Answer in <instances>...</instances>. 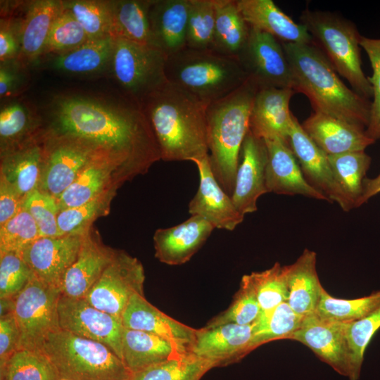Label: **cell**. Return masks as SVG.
<instances>
[{
	"mask_svg": "<svg viewBox=\"0 0 380 380\" xmlns=\"http://www.w3.org/2000/svg\"><path fill=\"white\" fill-rule=\"evenodd\" d=\"M316 253L305 249L293 264L283 266L288 290L286 303L298 315L315 313L322 286L316 270Z\"/></svg>",
	"mask_w": 380,
	"mask_h": 380,
	"instance_id": "f546056e",
	"label": "cell"
},
{
	"mask_svg": "<svg viewBox=\"0 0 380 380\" xmlns=\"http://www.w3.org/2000/svg\"><path fill=\"white\" fill-rule=\"evenodd\" d=\"M19 43L8 22L1 20L0 26V61L7 62L18 53Z\"/></svg>",
	"mask_w": 380,
	"mask_h": 380,
	"instance_id": "9f6ffc18",
	"label": "cell"
},
{
	"mask_svg": "<svg viewBox=\"0 0 380 380\" xmlns=\"http://www.w3.org/2000/svg\"><path fill=\"white\" fill-rule=\"evenodd\" d=\"M56 369L41 351L19 349L0 367V380H60Z\"/></svg>",
	"mask_w": 380,
	"mask_h": 380,
	"instance_id": "74e56055",
	"label": "cell"
},
{
	"mask_svg": "<svg viewBox=\"0 0 380 380\" xmlns=\"http://www.w3.org/2000/svg\"><path fill=\"white\" fill-rule=\"evenodd\" d=\"M63 5L81 25L89 39L113 37L111 1L75 0L63 1Z\"/></svg>",
	"mask_w": 380,
	"mask_h": 380,
	"instance_id": "60d3db41",
	"label": "cell"
},
{
	"mask_svg": "<svg viewBox=\"0 0 380 380\" xmlns=\"http://www.w3.org/2000/svg\"><path fill=\"white\" fill-rule=\"evenodd\" d=\"M191 351V347L147 332L124 327L122 360L132 374Z\"/></svg>",
	"mask_w": 380,
	"mask_h": 380,
	"instance_id": "83f0119b",
	"label": "cell"
},
{
	"mask_svg": "<svg viewBox=\"0 0 380 380\" xmlns=\"http://www.w3.org/2000/svg\"><path fill=\"white\" fill-rule=\"evenodd\" d=\"M3 153L1 179L24 200L39 184L42 150L36 144H25Z\"/></svg>",
	"mask_w": 380,
	"mask_h": 380,
	"instance_id": "4dcf8cb0",
	"label": "cell"
},
{
	"mask_svg": "<svg viewBox=\"0 0 380 380\" xmlns=\"http://www.w3.org/2000/svg\"><path fill=\"white\" fill-rule=\"evenodd\" d=\"M121 321L126 329L152 334L191 347L197 329L169 317L149 303L144 295L130 298Z\"/></svg>",
	"mask_w": 380,
	"mask_h": 380,
	"instance_id": "d4e9b609",
	"label": "cell"
},
{
	"mask_svg": "<svg viewBox=\"0 0 380 380\" xmlns=\"http://www.w3.org/2000/svg\"><path fill=\"white\" fill-rule=\"evenodd\" d=\"M42 352L68 380H130L132 375L107 346L61 329L48 335Z\"/></svg>",
	"mask_w": 380,
	"mask_h": 380,
	"instance_id": "52a82bcc",
	"label": "cell"
},
{
	"mask_svg": "<svg viewBox=\"0 0 380 380\" xmlns=\"http://www.w3.org/2000/svg\"><path fill=\"white\" fill-rule=\"evenodd\" d=\"M20 349V332L14 317L11 312L0 318V367Z\"/></svg>",
	"mask_w": 380,
	"mask_h": 380,
	"instance_id": "db71d44e",
	"label": "cell"
},
{
	"mask_svg": "<svg viewBox=\"0 0 380 380\" xmlns=\"http://www.w3.org/2000/svg\"><path fill=\"white\" fill-rule=\"evenodd\" d=\"M268 158L265 180L268 192L302 195L329 201L306 180L289 144L279 139L265 140Z\"/></svg>",
	"mask_w": 380,
	"mask_h": 380,
	"instance_id": "44dd1931",
	"label": "cell"
},
{
	"mask_svg": "<svg viewBox=\"0 0 380 380\" xmlns=\"http://www.w3.org/2000/svg\"><path fill=\"white\" fill-rule=\"evenodd\" d=\"M89 39L81 25L63 8L52 26L44 53L61 55L78 47Z\"/></svg>",
	"mask_w": 380,
	"mask_h": 380,
	"instance_id": "bcb514c9",
	"label": "cell"
},
{
	"mask_svg": "<svg viewBox=\"0 0 380 380\" xmlns=\"http://www.w3.org/2000/svg\"><path fill=\"white\" fill-rule=\"evenodd\" d=\"M18 84V77L14 69L1 63L0 68V95L3 96L13 94Z\"/></svg>",
	"mask_w": 380,
	"mask_h": 380,
	"instance_id": "6f0895ef",
	"label": "cell"
},
{
	"mask_svg": "<svg viewBox=\"0 0 380 380\" xmlns=\"http://www.w3.org/2000/svg\"><path fill=\"white\" fill-rule=\"evenodd\" d=\"M116 250L104 246L89 229L82 236L77 256L61 286L63 296L84 298L112 261Z\"/></svg>",
	"mask_w": 380,
	"mask_h": 380,
	"instance_id": "603a6c76",
	"label": "cell"
},
{
	"mask_svg": "<svg viewBox=\"0 0 380 380\" xmlns=\"http://www.w3.org/2000/svg\"><path fill=\"white\" fill-rule=\"evenodd\" d=\"M360 47L366 51L372 68V76L368 77L373 91L371 103V114L368 127L365 132L374 139H380V39L360 37Z\"/></svg>",
	"mask_w": 380,
	"mask_h": 380,
	"instance_id": "f5cc1de1",
	"label": "cell"
},
{
	"mask_svg": "<svg viewBox=\"0 0 380 380\" xmlns=\"http://www.w3.org/2000/svg\"><path fill=\"white\" fill-rule=\"evenodd\" d=\"M253 325L224 324L197 329L191 352L215 367L240 360L251 352Z\"/></svg>",
	"mask_w": 380,
	"mask_h": 380,
	"instance_id": "d6986e66",
	"label": "cell"
},
{
	"mask_svg": "<svg viewBox=\"0 0 380 380\" xmlns=\"http://www.w3.org/2000/svg\"><path fill=\"white\" fill-rule=\"evenodd\" d=\"M115 39L106 37L89 39L78 47L58 55L54 67L72 73H89L103 69L112 59Z\"/></svg>",
	"mask_w": 380,
	"mask_h": 380,
	"instance_id": "d590c367",
	"label": "cell"
},
{
	"mask_svg": "<svg viewBox=\"0 0 380 380\" xmlns=\"http://www.w3.org/2000/svg\"><path fill=\"white\" fill-rule=\"evenodd\" d=\"M190 0H153L149 20L152 44L167 56L186 47Z\"/></svg>",
	"mask_w": 380,
	"mask_h": 380,
	"instance_id": "484cf974",
	"label": "cell"
},
{
	"mask_svg": "<svg viewBox=\"0 0 380 380\" xmlns=\"http://www.w3.org/2000/svg\"><path fill=\"white\" fill-rule=\"evenodd\" d=\"M327 155L362 151L375 141L364 128L322 113H312L301 125Z\"/></svg>",
	"mask_w": 380,
	"mask_h": 380,
	"instance_id": "cb8c5ba5",
	"label": "cell"
},
{
	"mask_svg": "<svg viewBox=\"0 0 380 380\" xmlns=\"http://www.w3.org/2000/svg\"><path fill=\"white\" fill-rule=\"evenodd\" d=\"M379 193H380V174L372 179L365 177L363 181V191L360 206Z\"/></svg>",
	"mask_w": 380,
	"mask_h": 380,
	"instance_id": "680465c9",
	"label": "cell"
},
{
	"mask_svg": "<svg viewBox=\"0 0 380 380\" xmlns=\"http://www.w3.org/2000/svg\"><path fill=\"white\" fill-rule=\"evenodd\" d=\"M294 93L290 88L259 89L251 111L249 130L264 140L279 139L289 143L294 118L289 103Z\"/></svg>",
	"mask_w": 380,
	"mask_h": 380,
	"instance_id": "ffe728a7",
	"label": "cell"
},
{
	"mask_svg": "<svg viewBox=\"0 0 380 380\" xmlns=\"http://www.w3.org/2000/svg\"><path fill=\"white\" fill-rule=\"evenodd\" d=\"M268 153L264 139L250 130L242 144L232 200L243 215L257 210V201L267 193L265 173Z\"/></svg>",
	"mask_w": 380,
	"mask_h": 380,
	"instance_id": "2e32d148",
	"label": "cell"
},
{
	"mask_svg": "<svg viewBox=\"0 0 380 380\" xmlns=\"http://www.w3.org/2000/svg\"><path fill=\"white\" fill-rule=\"evenodd\" d=\"M104 192L82 205L69 208L59 212L57 224L61 235H84L90 229L93 220L104 212L108 201Z\"/></svg>",
	"mask_w": 380,
	"mask_h": 380,
	"instance_id": "681fc988",
	"label": "cell"
},
{
	"mask_svg": "<svg viewBox=\"0 0 380 380\" xmlns=\"http://www.w3.org/2000/svg\"><path fill=\"white\" fill-rule=\"evenodd\" d=\"M23 200L4 179L0 180V226L22 209Z\"/></svg>",
	"mask_w": 380,
	"mask_h": 380,
	"instance_id": "11a10c76",
	"label": "cell"
},
{
	"mask_svg": "<svg viewBox=\"0 0 380 380\" xmlns=\"http://www.w3.org/2000/svg\"><path fill=\"white\" fill-rule=\"evenodd\" d=\"M261 310L248 274L242 277L240 287L229 308L213 317L205 327L224 324H252L259 317Z\"/></svg>",
	"mask_w": 380,
	"mask_h": 380,
	"instance_id": "ee69618b",
	"label": "cell"
},
{
	"mask_svg": "<svg viewBox=\"0 0 380 380\" xmlns=\"http://www.w3.org/2000/svg\"><path fill=\"white\" fill-rule=\"evenodd\" d=\"M289 144L309 184L329 201H334L344 211H349L351 208L335 179L327 155L308 136L295 116Z\"/></svg>",
	"mask_w": 380,
	"mask_h": 380,
	"instance_id": "ac0fdd59",
	"label": "cell"
},
{
	"mask_svg": "<svg viewBox=\"0 0 380 380\" xmlns=\"http://www.w3.org/2000/svg\"><path fill=\"white\" fill-rule=\"evenodd\" d=\"M144 281L141 262L123 251H116L84 298L96 308L121 319L132 296H144Z\"/></svg>",
	"mask_w": 380,
	"mask_h": 380,
	"instance_id": "30bf717a",
	"label": "cell"
},
{
	"mask_svg": "<svg viewBox=\"0 0 380 380\" xmlns=\"http://www.w3.org/2000/svg\"><path fill=\"white\" fill-rule=\"evenodd\" d=\"M214 229L207 220L196 215L174 227L158 229L153 236L155 256L169 265L184 264L201 248Z\"/></svg>",
	"mask_w": 380,
	"mask_h": 380,
	"instance_id": "7402d4cb",
	"label": "cell"
},
{
	"mask_svg": "<svg viewBox=\"0 0 380 380\" xmlns=\"http://www.w3.org/2000/svg\"><path fill=\"white\" fill-rule=\"evenodd\" d=\"M215 23V0H190L186 47L211 51Z\"/></svg>",
	"mask_w": 380,
	"mask_h": 380,
	"instance_id": "7bdbcfd3",
	"label": "cell"
},
{
	"mask_svg": "<svg viewBox=\"0 0 380 380\" xmlns=\"http://www.w3.org/2000/svg\"><path fill=\"white\" fill-rule=\"evenodd\" d=\"M327 157L335 179L351 209L359 207L371 157L365 151L327 155Z\"/></svg>",
	"mask_w": 380,
	"mask_h": 380,
	"instance_id": "e575fe53",
	"label": "cell"
},
{
	"mask_svg": "<svg viewBox=\"0 0 380 380\" xmlns=\"http://www.w3.org/2000/svg\"><path fill=\"white\" fill-rule=\"evenodd\" d=\"M215 365L191 351L134 373L130 380H201Z\"/></svg>",
	"mask_w": 380,
	"mask_h": 380,
	"instance_id": "f35d334b",
	"label": "cell"
},
{
	"mask_svg": "<svg viewBox=\"0 0 380 380\" xmlns=\"http://www.w3.org/2000/svg\"><path fill=\"white\" fill-rule=\"evenodd\" d=\"M63 8L62 1L39 0L30 4L18 39L26 59L33 61L44 53L52 26Z\"/></svg>",
	"mask_w": 380,
	"mask_h": 380,
	"instance_id": "1f68e13d",
	"label": "cell"
},
{
	"mask_svg": "<svg viewBox=\"0 0 380 380\" xmlns=\"http://www.w3.org/2000/svg\"><path fill=\"white\" fill-rule=\"evenodd\" d=\"M58 317L61 330L100 342L122 360L121 319L100 310L84 298L62 295L58 303Z\"/></svg>",
	"mask_w": 380,
	"mask_h": 380,
	"instance_id": "7c38bea8",
	"label": "cell"
},
{
	"mask_svg": "<svg viewBox=\"0 0 380 380\" xmlns=\"http://www.w3.org/2000/svg\"><path fill=\"white\" fill-rule=\"evenodd\" d=\"M151 0L111 1L113 37L153 46L149 20Z\"/></svg>",
	"mask_w": 380,
	"mask_h": 380,
	"instance_id": "836d02e7",
	"label": "cell"
},
{
	"mask_svg": "<svg viewBox=\"0 0 380 380\" xmlns=\"http://www.w3.org/2000/svg\"><path fill=\"white\" fill-rule=\"evenodd\" d=\"M261 310V312L272 310L287 301L288 290L283 266L279 262L262 272L248 274Z\"/></svg>",
	"mask_w": 380,
	"mask_h": 380,
	"instance_id": "f6af8a7d",
	"label": "cell"
},
{
	"mask_svg": "<svg viewBox=\"0 0 380 380\" xmlns=\"http://www.w3.org/2000/svg\"><path fill=\"white\" fill-rule=\"evenodd\" d=\"M380 305V290L355 299H340L323 288L315 314L322 318L343 323L359 320Z\"/></svg>",
	"mask_w": 380,
	"mask_h": 380,
	"instance_id": "ab89813d",
	"label": "cell"
},
{
	"mask_svg": "<svg viewBox=\"0 0 380 380\" xmlns=\"http://www.w3.org/2000/svg\"><path fill=\"white\" fill-rule=\"evenodd\" d=\"M39 236L35 221L25 209L0 226V253H20Z\"/></svg>",
	"mask_w": 380,
	"mask_h": 380,
	"instance_id": "c3c4849f",
	"label": "cell"
},
{
	"mask_svg": "<svg viewBox=\"0 0 380 380\" xmlns=\"http://www.w3.org/2000/svg\"><path fill=\"white\" fill-rule=\"evenodd\" d=\"M346 327V323L330 321L314 313L303 318L289 339L308 346L336 372L349 377L350 353Z\"/></svg>",
	"mask_w": 380,
	"mask_h": 380,
	"instance_id": "9a60e30c",
	"label": "cell"
},
{
	"mask_svg": "<svg viewBox=\"0 0 380 380\" xmlns=\"http://www.w3.org/2000/svg\"><path fill=\"white\" fill-rule=\"evenodd\" d=\"M248 25L267 33L283 43L312 44L306 27L296 23L272 0H236Z\"/></svg>",
	"mask_w": 380,
	"mask_h": 380,
	"instance_id": "4316f807",
	"label": "cell"
},
{
	"mask_svg": "<svg viewBox=\"0 0 380 380\" xmlns=\"http://www.w3.org/2000/svg\"><path fill=\"white\" fill-rule=\"evenodd\" d=\"M380 328V305L363 318L346 323L350 353V380H358L366 348Z\"/></svg>",
	"mask_w": 380,
	"mask_h": 380,
	"instance_id": "b9f144b4",
	"label": "cell"
},
{
	"mask_svg": "<svg viewBox=\"0 0 380 380\" xmlns=\"http://www.w3.org/2000/svg\"><path fill=\"white\" fill-rule=\"evenodd\" d=\"M305 317L296 313L286 302L269 312H260L253 325L251 349L275 340L289 339Z\"/></svg>",
	"mask_w": 380,
	"mask_h": 380,
	"instance_id": "8d00e7d4",
	"label": "cell"
},
{
	"mask_svg": "<svg viewBox=\"0 0 380 380\" xmlns=\"http://www.w3.org/2000/svg\"><path fill=\"white\" fill-rule=\"evenodd\" d=\"M258 87L250 79L206 110L207 140L211 170L223 190L232 196L239 158L249 131L253 100Z\"/></svg>",
	"mask_w": 380,
	"mask_h": 380,
	"instance_id": "277c9868",
	"label": "cell"
},
{
	"mask_svg": "<svg viewBox=\"0 0 380 380\" xmlns=\"http://www.w3.org/2000/svg\"><path fill=\"white\" fill-rule=\"evenodd\" d=\"M22 208L35 221L40 237L62 236L57 224L60 209L56 198L37 188L25 198Z\"/></svg>",
	"mask_w": 380,
	"mask_h": 380,
	"instance_id": "7dc6e473",
	"label": "cell"
},
{
	"mask_svg": "<svg viewBox=\"0 0 380 380\" xmlns=\"http://www.w3.org/2000/svg\"><path fill=\"white\" fill-rule=\"evenodd\" d=\"M312 38L335 70L351 85L353 90L369 99L372 85L362 69L359 34L350 20L336 14L305 9L300 17Z\"/></svg>",
	"mask_w": 380,
	"mask_h": 380,
	"instance_id": "8992f818",
	"label": "cell"
},
{
	"mask_svg": "<svg viewBox=\"0 0 380 380\" xmlns=\"http://www.w3.org/2000/svg\"><path fill=\"white\" fill-rule=\"evenodd\" d=\"M33 277L19 253H0V299H13Z\"/></svg>",
	"mask_w": 380,
	"mask_h": 380,
	"instance_id": "f907efd6",
	"label": "cell"
},
{
	"mask_svg": "<svg viewBox=\"0 0 380 380\" xmlns=\"http://www.w3.org/2000/svg\"><path fill=\"white\" fill-rule=\"evenodd\" d=\"M29 110L18 102L4 106L0 112L1 149L3 153L19 144L22 138L31 128Z\"/></svg>",
	"mask_w": 380,
	"mask_h": 380,
	"instance_id": "816d5d0a",
	"label": "cell"
},
{
	"mask_svg": "<svg viewBox=\"0 0 380 380\" xmlns=\"http://www.w3.org/2000/svg\"><path fill=\"white\" fill-rule=\"evenodd\" d=\"M293 77V91L305 94L314 111L364 128L371 103L348 88L324 54L312 44L281 42Z\"/></svg>",
	"mask_w": 380,
	"mask_h": 380,
	"instance_id": "3957f363",
	"label": "cell"
},
{
	"mask_svg": "<svg viewBox=\"0 0 380 380\" xmlns=\"http://www.w3.org/2000/svg\"><path fill=\"white\" fill-rule=\"evenodd\" d=\"M116 167L130 173L122 160L110 151L100 148L57 199L60 211L85 204L104 192L109 174Z\"/></svg>",
	"mask_w": 380,
	"mask_h": 380,
	"instance_id": "f1b7e54d",
	"label": "cell"
},
{
	"mask_svg": "<svg viewBox=\"0 0 380 380\" xmlns=\"http://www.w3.org/2000/svg\"><path fill=\"white\" fill-rule=\"evenodd\" d=\"M54 124L61 135L90 141L115 153L131 173L160 158L159 147L141 106L108 103L93 98L65 96L53 104Z\"/></svg>",
	"mask_w": 380,
	"mask_h": 380,
	"instance_id": "6da1fadb",
	"label": "cell"
},
{
	"mask_svg": "<svg viewBox=\"0 0 380 380\" xmlns=\"http://www.w3.org/2000/svg\"><path fill=\"white\" fill-rule=\"evenodd\" d=\"M165 161L208 156V104L167 81L141 103Z\"/></svg>",
	"mask_w": 380,
	"mask_h": 380,
	"instance_id": "7a4b0ae2",
	"label": "cell"
},
{
	"mask_svg": "<svg viewBox=\"0 0 380 380\" xmlns=\"http://www.w3.org/2000/svg\"><path fill=\"white\" fill-rule=\"evenodd\" d=\"M167 58L156 47L115 38L110 63L118 82L132 101L141 105L167 81Z\"/></svg>",
	"mask_w": 380,
	"mask_h": 380,
	"instance_id": "ba28073f",
	"label": "cell"
},
{
	"mask_svg": "<svg viewBox=\"0 0 380 380\" xmlns=\"http://www.w3.org/2000/svg\"><path fill=\"white\" fill-rule=\"evenodd\" d=\"M100 148L90 141L62 135L47 156L41 190L58 199Z\"/></svg>",
	"mask_w": 380,
	"mask_h": 380,
	"instance_id": "4fadbf2b",
	"label": "cell"
},
{
	"mask_svg": "<svg viewBox=\"0 0 380 380\" xmlns=\"http://www.w3.org/2000/svg\"><path fill=\"white\" fill-rule=\"evenodd\" d=\"M199 173V186L189 203L191 215L199 216L214 227L234 230L244 218L234 205L232 197L221 187L210 167L209 155L192 161Z\"/></svg>",
	"mask_w": 380,
	"mask_h": 380,
	"instance_id": "e0dca14e",
	"label": "cell"
},
{
	"mask_svg": "<svg viewBox=\"0 0 380 380\" xmlns=\"http://www.w3.org/2000/svg\"><path fill=\"white\" fill-rule=\"evenodd\" d=\"M82 236L68 234L39 237L19 253L35 277L61 289L65 273L77 256Z\"/></svg>",
	"mask_w": 380,
	"mask_h": 380,
	"instance_id": "5bb4252c",
	"label": "cell"
},
{
	"mask_svg": "<svg viewBox=\"0 0 380 380\" xmlns=\"http://www.w3.org/2000/svg\"><path fill=\"white\" fill-rule=\"evenodd\" d=\"M167 80L209 105L241 86L248 77L234 58L185 47L167 56Z\"/></svg>",
	"mask_w": 380,
	"mask_h": 380,
	"instance_id": "5b68a950",
	"label": "cell"
},
{
	"mask_svg": "<svg viewBox=\"0 0 380 380\" xmlns=\"http://www.w3.org/2000/svg\"><path fill=\"white\" fill-rule=\"evenodd\" d=\"M58 288L49 286L34 276L13 298V312L20 332V349L41 351L48 335L60 329Z\"/></svg>",
	"mask_w": 380,
	"mask_h": 380,
	"instance_id": "9c48e42d",
	"label": "cell"
},
{
	"mask_svg": "<svg viewBox=\"0 0 380 380\" xmlns=\"http://www.w3.org/2000/svg\"><path fill=\"white\" fill-rule=\"evenodd\" d=\"M236 60L259 89H293L290 63L281 42L272 35L251 27L248 40Z\"/></svg>",
	"mask_w": 380,
	"mask_h": 380,
	"instance_id": "8fae6325",
	"label": "cell"
},
{
	"mask_svg": "<svg viewBox=\"0 0 380 380\" xmlns=\"http://www.w3.org/2000/svg\"><path fill=\"white\" fill-rule=\"evenodd\" d=\"M215 5L211 51L236 59L248 40L251 27L239 12L236 0H215Z\"/></svg>",
	"mask_w": 380,
	"mask_h": 380,
	"instance_id": "d6a6232c",
	"label": "cell"
},
{
	"mask_svg": "<svg viewBox=\"0 0 380 380\" xmlns=\"http://www.w3.org/2000/svg\"><path fill=\"white\" fill-rule=\"evenodd\" d=\"M60 380H68V379L61 378Z\"/></svg>",
	"mask_w": 380,
	"mask_h": 380,
	"instance_id": "91938a15",
	"label": "cell"
}]
</instances>
